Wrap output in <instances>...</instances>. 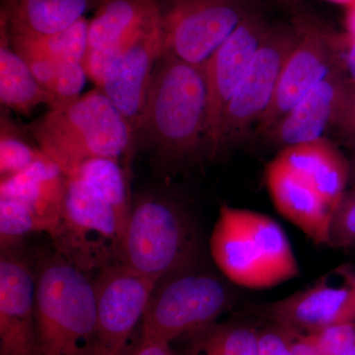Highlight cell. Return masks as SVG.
<instances>
[{
  "mask_svg": "<svg viewBox=\"0 0 355 355\" xmlns=\"http://www.w3.org/2000/svg\"><path fill=\"white\" fill-rule=\"evenodd\" d=\"M207 90L202 65L163 51L154 67L139 135L168 161L207 153Z\"/></svg>",
  "mask_w": 355,
  "mask_h": 355,
  "instance_id": "cell-1",
  "label": "cell"
},
{
  "mask_svg": "<svg viewBox=\"0 0 355 355\" xmlns=\"http://www.w3.org/2000/svg\"><path fill=\"white\" fill-rule=\"evenodd\" d=\"M210 254L224 277L247 288H268L297 277V259L272 217L223 205L209 240Z\"/></svg>",
  "mask_w": 355,
  "mask_h": 355,
  "instance_id": "cell-2",
  "label": "cell"
},
{
  "mask_svg": "<svg viewBox=\"0 0 355 355\" xmlns=\"http://www.w3.org/2000/svg\"><path fill=\"white\" fill-rule=\"evenodd\" d=\"M30 130L39 148L67 176L91 159L121 162L135 140L125 116L97 87L64 106L50 109Z\"/></svg>",
  "mask_w": 355,
  "mask_h": 355,
  "instance_id": "cell-3",
  "label": "cell"
},
{
  "mask_svg": "<svg viewBox=\"0 0 355 355\" xmlns=\"http://www.w3.org/2000/svg\"><path fill=\"white\" fill-rule=\"evenodd\" d=\"M37 355H94V280L57 252L36 268Z\"/></svg>",
  "mask_w": 355,
  "mask_h": 355,
  "instance_id": "cell-4",
  "label": "cell"
},
{
  "mask_svg": "<svg viewBox=\"0 0 355 355\" xmlns=\"http://www.w3.org/2000/svg\"><path fill=\"white\" fill-rule=\"evenodd\" d=\"M198 254L197 231L178 203L168 198L147 197L132 205L119 263L161 282L193 268Z\"/></svg>",
  "mask_w": 355,
  "mask_h": 355,
  "instance_id": "cell-5",
  "label": "cell"
},
{
  "mask_svg": "<svg viewBox=\"0 0 355 355\" xmlns=\"http://www.w3.org/2000/svg\"><path fill=\"white\" fill-rule=\"evenodd\" d=\"M127 222L94 187L69 175L60 220L50 234L53 251L87 275L97 273L120 263Z\"/></svg>",
  "mask_w": 355,
  "mask_h": 355,
  "instance_id": "cell-6",
  "label": "cell"
},
{
  "mask_svg": "<svg viewBox=\"0 0 355 355\" xmlns=\"http://www.w3.org/2000/svg\"><path fill=\"white\" fill-rule=\"evenodd\" d=\"M234 295L225 280L191 268L158 282L144 312L141 336L171 343L205 327L233 304Z\"/></svg>",
  "mask_w": 355,
  "mask_h": 355,
  "instance_id": "cell-7",
  "label": "cell"
},
{
  "mask_svg": "<svg viewBox=\"0 0 355 355\" xmlns=\"http://www.w3.org/2000/svg\"><path fill=\"white\" fill-rule=\"evenodd\" d=\"M164 50L202 65L253 6L250 0H154Z\"/></svg>",
  "mask_w": 355,
  "mask_h": 355,
  "instance_id": "cell-8",
  "label": "cell"
},
{
  "mask_svg": "<svg viewBox=\"0 0 355 355\" xmlns=\"http://www.w3.org/2000/svg\"><path fill=\"white\" fill-rule=\"evenodd\" d=\"M299 24L272 26L222 116L218 154L258 125L275 95L280 72L297 42Z\"/></svg>",
  "mask_w": 355,
  "mask_h": 355,
  "instance_id": "cell-9",
  "label": "cell"
},
{
  "mask_svg": "<svg viewBox=\"0 0 355 355\" xmlns=\"http://www.w3.org/2000/svg\"><path fill=\"white\" fill-rule=\"evenodd\" d=\"M93 280L97 299L94 355H123L159 282L121 263L103 268Z\"/></svg>",
  "mask_w": 355,
  "mask_h": 355,
  "instance_id": "cell-10",
  "label": "cell"
},
{
  "mask_svg": "<svg viewBox=\"0 0 355 355\" xmlns=\"http://www.w3.org/2000/svg\"><path fill=\"white\" fill-rule=\"evenodd\" d=\"M272 25L256 7L202 64L207 90V153L218 155L224 110Z\"/></svg>",
  "mask_w": 355,
  "mask_h": 355,
  "instance_id": "cell-11",
  "label": "cell"
},
{
  "mask_svg": "<svg viewBox=\"0 0 355 355\" xmlns=\"http://www.w3.org/2000/svg\"><path fill=\"white\" fill-rule=\"evenodd\" d=\"M297 42L280 72L279 83L268 108L256 125L259 133H268L315 86L340 67L336 39L321 28L298 21Z\"/></svg>",
  "mask_w": 355,
  "mask_h": 355,
  "instance_id": "cell-12",
  "label": "cell"
},
{
  "mask_svg": "<svg viewBox=\"0 0 355 355\" xmlns=\"http://www.w3.org/2000/svg\"><path fill=\"white\" fill-rule=\"evenodd\" d=\"M164 51L158 11L144 23L132 44L105 74L100 90L139 135L154 67Z\"/></svg>",
  "mask_w": 355,
  "mask_h": 355,
  "instance_id": "cell-13",
  "label": "cell"
},
{
  "mask_svg": "<svg viewBox=\"0 0 355 355\" xmlns=\"http://www.w3.org/2000/svg\"><path fill=\"white\" fill-rule=\"evenodd\" d=\"M36 270L13 249L0 257V355H37Z\"/></svg>",
  "mask_w": 355,
  "mask_h": 355,
  "instance_id": "cell-14",
  "label": "cell"
},
{
  "mask_svg": "<svg viewBox=\"0 0 355 355\" xmlns=\"http://www.w3.org/2000/svg\"><path fill=\"white\" fill-rule=\"evenodd\" d=\"M352 86L336 67L315 86L268 132L275 144L284 147L322 139L331 125H336Z\"/></svg>",
  "mask_w": 355,
  "mask_h": 355,
  "instance_id": "cell-15",
  "label": "cell"
},
{
  "mask_svg": "<svg viewBox=\"0 0 355 355\" xmlns=\"http://www.w3.org/2000/svg\"><path fill=\"white\" fill-rule=\"evenodd\" d=\"M265 177L279 214L316 244H328L333 214L316 190L277 157L266 165Z\"/></svg>",
  "mask_w": 355,
  "mask_h": 355,
  "instance_id": "cell-16",
  "label": "cell"
},
{
  "mask_svg": "<svg viewBox=\"0 0 355 355\" xmlns=\"http://www.w3.org/2000/svg\"><path fill=\"white\" fill-rule=\"evenodd\" d=\"M67 176L48 156L0 182V198H8L27 210L41 232H53L62 214Z\"/></svg>",
  "mask_w": 355,
  "mask_h": 355,
  "instance_id": "cell-17",
  "label": "cell"
},
{
  "mask_svg": "<svg viewBox=\"0 0 355 355\" xmlns=\"http://www.w3.org/2000/svg\"><path fill=\"white\" fill-rule=\"evenodd\" d=\"M275 157L307 181L331 214L335 211L345 196L349 166L329 140L322 137L284 147Z\"/></svg>",
  "mask_w": 355,
  "mask_h": 355,
  "instance_id": "cell-18",
  "label": "cell"
},
{
  "mask_svg": "<svg viewBox=\"0 0 355 355\" xmlns=\"http://www.w3.org/2000/svg\"><path fill=\"white\" fill-rule=\"evenodd\" d=\"M347 286H333L326 279L265 308L270 323L282 324L301 334H312L335 324L347 299Z\"/></svg>",
  "mask_w": 355,
  "mask_h": 355,
  "instance_id": "cell-19",
  "label": "cell"
},
{
  "mask_svg": "<svg viewBox=\"0 0 355 355\" xmlns=\"http://www.w3.org/2000/svg\"><path fill=\"white\" fill-rule=\"evenodd\" d=\"M103 0H1V18L11 34L46 36L64 31Z\"/></svg>",
  "mask_w": 355,
  "mask_h": 355,
  "instance_id": "cell-20",
  "label": "cell"
},
{
  "mask_svg": "<svg viewBox=\"0 0 355 355\" xmlns=\"http://www.w3.org/2000/svg\"><path fill=\"white\" fill-rule=\"evenodd\" d=\"M0 101L20 114L46 104L57 107L55 98L39 83L25 60L16 53L9 41L4 20H0Z\"/></svg>",
  "mask_w": 355,
  "mask_h": 355,
  "instance_id": "cell-21",
  "label": "cell"
},
{
  "mask_svg": "<svg viewBox=\"0 0 355 355\" xmlns=\"http://www.w3.org/2000/svg\"><path fill=\"white\" fill-rule=\"evenodd\" d=\"M157 11L154 0H103L89 21L87 51L132 34Z\"/></svg>",
  "mask_w": 355,
  "mask_h": 355,
  "instance_id": "cell-22",
  "label": "cell"
},
{
  "mask_svg": "<svg viewBox=\"0 0 355 355\" xmlns=\"http://www.w3.org/2000/svg\"><path fill=\"white\" fill-rule=\"evenodd\" d=\"M89 21H77L64 31L46 36L11 34V46L25 62L33 60L83 62L88 48ZM8 31V30H7Z\"/></svg>",
  "mask_w": 355,
  "mask_h": 355,
  "instance_id": "cell-23",
  "label": "cell"
},
{
  "mask_svg": "<svg viewBox=\"0 0 355 355\" xmlns=\"http://www.w3.org/2000/svg\"><path fill=\"white\" fill-rule=\"evenodd\" d=\"M187 338L183 355H259V329L245 322H216Z\"/></svg>",
  "mask_w": 355,
  "mask_h": 355,
  "instance_id": "cell-24",
  "label": "cell"
},
{
  "mask_svg": "<svg viewBox=\"0 0 355 355\" xmlns=\"http://www.w3.org/2000/svg\"><path fill=\"white\" fill-rule=\"evenodd\" d=\"M70 175H76L94 187L128 221L132 205L128 193L127 176L120 161L108 158L91 159Z\"/></svg>",
  "mask_w": 355,
  "mask_h": 355,
  "instance_id": "cell-25",
  "label": "cell"
},
{
  "mask_svg": "<svg viewBox=\"0 0 355 355\" xmlns=\"http://www.w3.org/2000/svg\"><path fill=\"white\" fill-rule=\"evenodd\" d=\"M46 156L41 149L17 137L15 133L7 132L1 127L0 139V175L6 179L27 169L35 162Z\"/></svg>",
  "mask_w": 355,
  "mask_h": 355,
  "instance_id": "cell-26",
  "label": "cell"
},
{
  "mask_svg": "<svg viewBox=\"0 0 355 355\" xmlns=\"http://www.w3.org/2000/svg\"><path fill=\"white\" fill-rule=\"evenodd\" d=\"M319 355H347L355 347V324L340 322L308 334Z\"/></svg>",
  "mask_w": 355,
  "mask_h": 355,
  "instance_id": "cell-27",
  "label": "cell"
},
{
  "mask_svg": "<svg viewBox=\"0 0 355 355\" xmlns=\"http://www.w3.org/2000/svg\"><path fill=\"white\" fill-rule=\"evenodd\" d=\"M327 245L338 249L355 247V191L345 193L333 212Z\"/></svg>",
  "mask_w": 355,
  "mask_h": 355,
  "instance_id": "cell-28",
  "label": "cell"
},
{
  "mask_svg": "<svg viewBox=\"0 0 355 355\" xmlns=\"http://www.w3.org/2000/svg\"><path fill=\"white\" fill-rule=\"evenodd\" d=\"M294 331H296L275 323L259 329V355H294Z\"/></svg>",
  "mask_w": 355,
  "mask_h": 355,
  "instance_id": "cell-29",
  "label": "cell"
},
{
  "mask_svg": "<svg viewBox=\"0 0 355 355\" xmlns=\"http://www.w3.org/2000/svg\"><path fill=\"white\" fill-rule=\"evenodd\" d=\"M338 273L343 277L345 286L349 287V293L336 323L352 322L355 324V272L347 266H343L338 268Z\"/></svg>",
  "mask_w": 355,
  "mask_h": 355,
  "instance_id": "cell-30",
  "label": "cell"
},
{
  "mask_svg": "<svg viewBox=\"0 0 355 355\" xmlns=\"http://www.w3.org/2000/svg\"><path fill=\"white\" fill-rule=\"evenodd\" d=\"M340 67L347 70L355 84V37L349 35L343 39H336Z\"/></svg>",
  "mask_w": 355,
  "mask_h": 355,
  "instance_id": "cell-31",
  "label": "cell"
},
{
  "mask_svg": "<svg viewBox=\"0 0 355 355\" xmlns=\"http://www.w3.org/2000/svg\"><path fill=\"white\" fill-rule=\"evenodd\" d=\"M130 355H175L171 343L151 336H141Z\"/></svg>",
  "mask_w": 355,
  "mask_h": 355,
  "instance_id": "cell-32",
  "label": "cell"
},
{
  "mask_svg": "<svg viewBox=\"0 0 355 355\" xmlns=\"http://www.w3.org/2000/svg\"><path fill=\"white\" fill-rule=\"evenodd\" d=\"M336 125L355 132V87L350 90Z\"/></svg>",
  "mask_w": 355,
  "mask_h": 355,
  "instance_id": "cell-33",
  "label": "cell"
},
{
  "mask_svg": "<svg viewBox=\"0 0 355 355\" xmlns=\"http://www.w3.org/2000/svg\"><path fill=\"white\" fill-rule=\"evenodd\" d=\"M292 349L294 355H319L310 336L298 331H294Z\"/></svg>",
  "mask_w": 355,
  "mask_h": 355,
  "instance_id": "cell-34",
  "label": "cell"
},
{
  "mask_svg": "<svg viewBox=\"0 0 355 355\" xmlns=\"http://www.w3.org/2000/svg\"><path fill=\"white\" fill-rule=\"evenodd\" d=\"M347 27L349 35L355 37V6L349 7L347 17Z\"/></svg>",
  "mask_w": 355,
  "mask_h": 355,
  "instance_id": "cell-35",
  "label": "cell"
},
{
  "mask_svg": "<svg viewBox=\"0 0 355 355\" xmlns=\"http://www.w3.org/2000/svg\"><path fill=\"white\" fill-rule=\"evenodd\" d=\"M329 1L335 2V3L342 4V6L349 7L355 6V0H329Z\"/></svg>",
  "mask_w": 355,
  "mask_h": 355,
  "instance_id": "cell-36",
  "label": "cell"
},
{
  "mask_svg": "<svg viewBox=\"0 0 355 355\" xmlns=\"http://www.w3.org/2000/svg\"><path fill=\"white\" fill-rule=\"evenodd\" d=\"M347 355H355V347L354 349L352 350V352H349Z\"/></svg>",
  "mask_w": 355,
  "mask_h": 355,
  "instance_id": "cell-37",
  "label": "cell"
}]
</instances>
